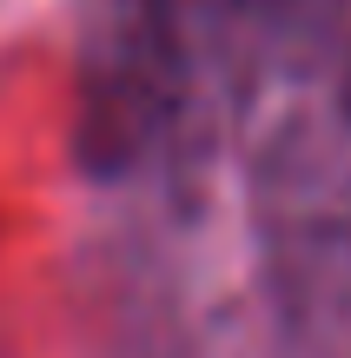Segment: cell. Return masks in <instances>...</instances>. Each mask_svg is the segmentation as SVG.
<instances>
[{"label": "cell", "mask_w": 351, "mask_h": 358, "mask_svg": "<svg viewBox=\"0 0 351 358\" xmlns=\"http://www.w3.org/2000/svg\"><path fill=\"white\" fill-rule=\"evenodd\" d=\"M239 0H93L80 53V153L140 173L199 146L232 80Z\"/></svg>", "instance_id": "1"}, {"label": "cell", "mask_w": 351, "mask_h": 358, "mask_svg": "<svg viewBox=\"0 0 351 358\" xmlns=\"http://www.w3.org/2000/svg\"><path fill=\"white\" fill-rule=\"evenodd\" d=\"M259 219L292 312L312 319L351 285V159L325 146L312 127H292L272 140L259 179Z\"/></svg>", "instance_id": "2"}, {"label": "cell", "mask_w": 351, "mask_h": 358, "mask_svg": "<svg viewBox=\"0 0 351 358\" xmlns=\"http://www.w3.org/2000/svg\"><path fill=\"white\" fill-rule=\"evenodd\" d=\"M338 120H345V133H351V53H345V80H338Z\"/></svg>", "instance_id": "3"}]
</instances>
